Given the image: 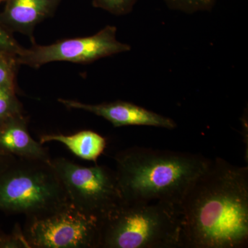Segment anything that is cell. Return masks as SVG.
Instances as JSON below:
<instances>
[{
  "label": "cell",
  "instance_id": "cell-1",
  "mask_svg": "<svg viewBox=\"0 0 248 248\" xmlns=\"http://www.w3.org/2000/svg\"><path fill=\"white\" fill-rule=\"evenodd\" d=\"M182 248H243L248 243V167L217 157L180 203Z\"/></svg>",
  "mask_w": 248,
  "mask_h": 248
},
{
  "label": "cell",
  "instance_id": "cell-4",
  "mask_svg": "<svg viewBox=\"0 0 248 248\" xmlns=\"http://www.w3.org/2000/svg\"><path fill=\"white\" fill-rule=\"evenodd\" d=\"M69 203L51 161L16 157L0 174V211L31 218Z\"/></svg>",
  "mask_w": 248,
  "mask_h": 248
},
{
  "label": "cell",
  "instance_id": "cell-14",
  "mask_svg": "<svg viewBox=\"0 0 248 248\" xmlns=\"http://www.w3.org/2000/svg\"><path fill=\"white\" fill-rule=\"evenodd\" d=\"M170 9L186 14L211 11L217 0H163Z\"/></svg>",
  "mask_w": 248,
  "mask_h": 248
},
{
  "label": "cell",
  "instance_id": "cell-8",
  "mask_svg": "<svg viewBox=\"0 0 248 248\" xmlns=\"http://www.w3.org/2000/svg\"><path fill=\"white\" fill-rule=\"evenodd\" d=\"M58 101L68 108L87 111L103 117L115 127L146 125L169 130L177 127V123L172 119L130 102L117 101L100 104H87L70 99H59Z\"/></svg>",
  "mask_w": 248,
  "mask_h": 248
},
{
  "label": "cell",
  "instance_id": "cell-3",
  "mask_svg": "<svg viewBox=\"0 0 248 248\" xmlns=\"http://www.w3.org/2000/svg\"><path fill=\"white\" fill-rule=\"evenodd\" d=\"M181 229L179 205L123 202L101 220L99 248H181Z\"/></svg>",
  "mask_w": 248,
  "mask_h": 248
},
{
  "label": "cell",
  "instance_id": "cell-5",
  "mask_svg": "<svg viewBox=\"0 0 248 248\" xmlns=\"http://www.w3.org/2000/svg\"><path fill=\"white\" fill-rule=\"evenodd\" d=\"M70 203L99 221L123 203L115 170L106 166L85 167L66 158L52 159Z\"/></svg>",
  "mask_w": 248,
  "mask_h": 248
},
{
  "label": "cell",
  "instance_id": "cell-19",
  "mask_svg": "<svg viewBox=\"0 0 248 248\" xmlns=\"http://www.w3.org/2000/svg\"><path fill=\"white\" fill-rule=\"evenodd\" d=\"M5 1H6V0H0V4H1V2H4Z\"/></svg>",
  "mask_w": 248,
  "mask_h": 248
},
{
  "label": "cell",
  "instance_id": "cell-11",
  "mask_svg": "<svg viewBox=\"0 0 248 248\" xmlns=\"http://www.w3.org/2000/svg\"><path fill=\"white\" fill-rule=\"evenodd\" d=\"M42 144L50 141L60 142L81 159L97 162L107 147V140L95 132L82 130L73 135L50 134L42 135Z\"/></svg>",
  "mask_w": 248,
  "mask_h": 248
},
{
  "label": "cell",
  "instance_id": "cell-2",
  "mask_svg": "<svg viewBox=\"0 0 248 248\" xmlns=\"http://www.w3.org/2000/svg\"><path fill=\"white\" fill-rule=\"evenodd\" d=\"M124 202H164L180 206L186 190L210 163L200 154L133 146L115 155Z\"/></svg>",
  "mask_w": 248,
  "mask_h": 248
},
{
  "label": "cell",
  "instance_id": "cell-16",
  "mask_svg": "<svg viewBox=\"0 0 248 248\" xmlns=\"http://www.w3.org/2000/svg\"><path fill=\"white\" fill-rule=\"evenodd\" d=\"M22 47L17 43L11 32L0 24V53L11 54L17 57Z\"/></svg>",
  "mask_w": 248,
  "mask_h": 248
},
{
  "label": "cell",
  "instance_id": "cell-9",
  "mask_svg": "<svg viewBox=\"0 0 248 248\" xmlns=\"http://www.w3.org/2000/svg\"><path fill=\"white\" fill-rule=\"evenodd\" d=\"M62 0H6L0 14V24L9 32H18L30 37L35 44L36 26L51 17Z\"/></svg>",
  "mask_w": 248,
  "mask_h": 248
},
{
  "label": "cell",
  "instance_id": "cell-12",
  "mask_svg": "<svg viewBox=\"0 0 248 248\" xmlns=\"http://www.w3.org/2000/svg\"><path fill=\"white\" fill-rule=\"evenodd\" d=\"M16 89L0 86V122L23 113L22 106L16 95Z\"/></svg>",
  "mask_w": 248,
  "mask_h": 248
},
{
  "label": "cell",
  "instance_id": "cell-13",
  "mask_svg": "<svg viewBox=\"0 0 248 248\" xmlns=\"http://www.w3.org/2000/svg\"><path fill=\"white\" fill-rule=\"evenodd\" d=\"M19 65L16 55L0 53V86L16 89V75Z\"/></svg>",
  "mask_w": 248,
  "mask_h": 248
},
{
  "label": "cell",
  "instance_id": "cell-15",
  "mask_svg": "<svg viewBox=\"0 0 248 248\" xmlns=\"http://www.w3.org/2000/svg\"><path fill=\"white\" fill-rule=\"evenodd\" d=\"M137 1L138 0H93V5L116 16H123L131 12Z\"/></svg>",
  "mask_w": 248,
  "mask_h": 248
},
{
  "label": "cell",
  "instance_id": "cell-10",
  "mask_svg": "<svg viewBox=\"0 0 248 248\" xmlns=\"http://www.w3.org/2000/svg\"><path fill=\"white\" fill-rule=\"evenodd\" d=\"M24 114H17L0 122V152L23 159L50 161L48 151L32 138Z\"/></svg>",
  "mask_w": 248,
  "mask_h": 248
},
{
  "label": "cell",
  "instance_id": "cell-6",
  "mask_svg": "<svg viewBox=\"0 0 248 248\" xmlns=\"http://www.w3.org/2000/svg\"><path fill=\"white\" fill-rule=\"evenodd\" d=\"M22 231L30 248H99L100 221L70 203L48 215L26 218Z\"/></svg>",
  "mask_w": 248,
  "mask_h": 248
},
{
  "label": "cell",
  "instance_id": "cell-17",
  "mask_svg": "<svg viewBox=\"0 0 248 248\" xmlns=\"http://www.w3.org/2000/svg\"><path fill=\"white\" fill-rule=\"evenodd\" d=\"M16 158L12 155L0 152V174L16 159Z\"/></svg>",
  "mask_w": 248,
  "mask_h": 248
},
{
  "label": "cell",
  "instance_id": "cell-18",
  "mask_svg": "<svg viewBox=\"0 0 248 248\" xmlns=\"http://www.w3.org/2000/svg\"><path fill=\"white\" fill-rule=\"evenodd\" d=\"M11 248V239H10V235L5 234L0 229V248Z\"/></svg>",
  "mask_w": 248,
  "mask_h": 248
},
{
  "label": "cell",
  "instance_id": "cell-7",
  "mask_svg": "<svg viewBox=\"0 0 248 248\" xmlns=\"http://www.w3.org/2000/svg\"><path fill=\"white\" fill-rule=\"evenodd\" d=\"M117 28L107 26L90 37L68 39L50 45L34 44L22 48L17 58L19 65L37 68L54 62L91 63L99 59L130 50V46L117 40Z\"/></svg>",
  "mask_w": 248,
  "mask_h": 248
}]
</instances>
